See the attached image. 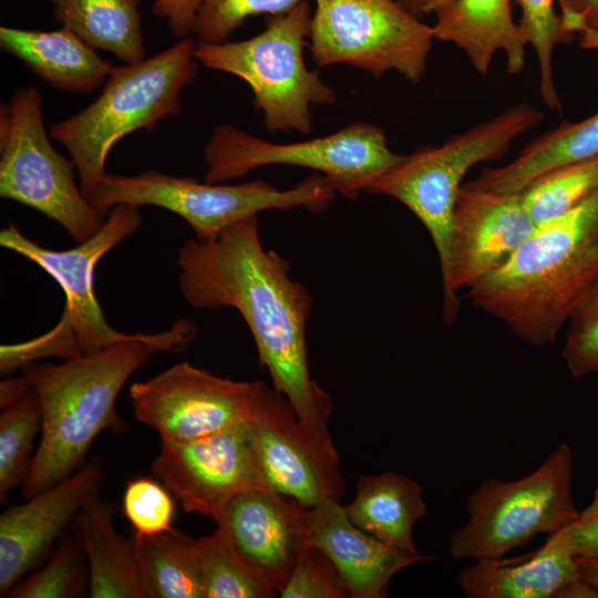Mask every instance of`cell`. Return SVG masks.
Masks as SVG:
<instances>
[{"label": "cell", "instance_id": "2", "mask_svg": "<svg viewBox=\"0 0 598 598\" xmlns=\"http://www.w3.org/2000/svg\"><path fill=\"white\" fill-rule=\"evenodd\" d=\"M196 331L195 324L182 319L164 332L136 333L92 354L25 365L24 375L41 410V439L22 496L30 498L76 472L102 431L125 429L115 403L128 378L153 353L185 349Z\"/></svg>", "mask_w": 598, "mask_h": 598}, {"label": "cell", "instance_id": "43", "mask_svg": "<svg viewBox=\"0 0 598 598\" xmlns=\"http://www.w3.org/2000/svg\"><path fill=\"white\" fill-rule=\"evenodd\" d=\"M401 3L406 10L416 17L423 16V4L425 0H396Z\"/></svg>", "mask_w": 598, "mask_h": 598}, {"label": "cell", "instance_id": "9", "mask_svg": "<svg viewBox=\"0 0 598 598\" xmlns=\"http://www.w3.org/2000/svg\"><path fill=\"white\" fill-rule=\"evenodd\" d=\"M573 467V450L563 442L523 477L481 482L466 497L468 519L451 536L452 557L498 560L534 536L574 523L580 511L571 492Z\"/></svg>", "mask_w": 598, "mask_h": 598}, {"label": "cell", "instance_id": "10", "mask_svg": "<svg viewBox=\"0 0 598 598\" xmlns=\"http://www.w3.org/2000/svg\"><path fill=\"white\" fill-rule=\"evenodd\" d=\"M205 182L220 184L268 165L306 167L326 176L337 193L354 199L403 155L394 153L385 132L368 122H354L329 135L274 143L230 124L219 125L204 148Z\"/></svg>", "mask_w": 598, "mask_h": 598}, {"label": "cell", "instance_id": "20", "mask_svg": "<svg viewBox=\"0 0 598 598\" xmlns=\"http://www.w3.org/2000/svg\"><path fill=\"white\" fill-rule=\"evenodd\" d=\"M511 1L452 0L435 11L434 38L463 51L482 76L488 74L498 51L506 56L507 72L518 74L525 66L527 43L513 19Z\"/></svg>", "mask_w": 598, "mask_h": 598}, {"label": "cell", "instance_id": "7", "mask_svg": "<svg viewBox=\"0 0 598 598\" xmlns=\"http://www.w3.org/2000/svg\"><path fill=\"white\" fill-rule=\"evenodd\" d=\"M544 115L529 103L515 104L496 116L441 145L422 146L382 174L368 192L396 199L429 231L440 267L446 260L453 215L463 179L478 163L504 157L519 135L543 122Z\"/></svg>", "mask_w": 598, "mask_h": 598}, {"label": "cell", "instance_id": "16", "mask_svg": "<svg viewBox=\"0 0 598 598\" xmlns=\"http://www.w3.org/2000/svg\"><path fill=\"white\" fill-rule=\"evenodd\" d=\"M536 225L523 205L520 192L463 184L454 209L446 260L441 267L443 319L447 323L458 312L457 290L470 289L497 269Z\"/></svg>", "mask_w": 598, "mask_h": 598}, {"label": "cell", "instance_id": "14", "mask_svg": "<svg viewBox=\"0 0 598 598\" xmlns=\"http://www.w3.org/2000/svg\"><path fill=\"white\" fill-rule=\"evenodd\" d=\"M259 380L221 378L188 362L135 382L130 395L135 419L153 429L162 443L214 434L247 422Z\"/></svg>", "mask_w": 598, "mask_h": 598}, {"label": "cell", "instance_id": "21", "mask_svg": "<svg viewBox=\"0 0 598 598\" xmlns=\"http://www.w3.org/2000/svg\"><path fill=\"white\" fill-rule=\"evenodd\" d=\"M579 577L577 557L556 532L520 561L475 560L457 575L468 598H553Z\"/></svg>", "mask_w": 598, "mask_h": 598}, {"label": "cell", "instance_id": "11", "mask_svg": "<svg viewBox=\"0 0 598 598\" xmlns=\"http://www.w3.org/2000/svg\"><path fill=\"white\" fill-rule=\"evenodd\" d=\"M74 168L49 140L40 92L18 89L0 110V196L42 213L83 243L105 218L76 184Z\"/></svg>", "mask_w": 598, "mask_h": 598}, {"label": "cell", "instance_id": "17", "mask_svg": "<svg viewBox=\"0 0 598 598\" xmlns=\"http://www.w3.org/2000/svg\"><path fill=\"white\" fill-rule=\"evenodd\" d=\"M101 461L83 464L52 487L0 516V594L7 592L50 551L66 525L100 497Z\"/></svg>", "mask_w": 598, "mask_h": 598}, {"label": "cell", "instance_id": "28", "mask_svg": "<svg viewBox=\"0 0 598 598\" xmlns=\"http://www.w3.org/2000/svg\"><path fill=\"white\" fill-rule=\"evenodd\" d=\"M197 547L204 598H270L277 594L243 559L221 524L197 539Z\"/></svg>", "mask_w": 598, "mask_h": 598}, {"label": "cell", "instance_id": "35", "mask_svg": "<svg viewBox=\"0 0 598 598\" xmlns=\"http://www.w3.org/2000/svg\"><path fill=\"white\" fill-rule=\"evenodd\" d=\"M561 357L574 378L598 373V277L568 320Z\"/></svg>", "mask_w": 598, "mask_h": 598}, {"label": "cell", "instance_id": "18", "mask_svg": "<svg viewBox=\"0 0 598 598\" xmlns=\"http://www.w3.org/2000/svg\"><path fill=\"white\" fill-rule=\"evenodd\" d=\"M310 511L275 489H252L236 496L217 524L256 576L278 594L310 543Z\"/></svg>", "mask_w": 598, "mask_h": 598}, {"label": "cell", "instance_id": "32", "mask_svg": "<svg viewBox=\"0 0 598 598\" xmlns=\"http://www.w3.org/2000/svg\"><path fill=\"white\" fill-rule=\"evenodd\" d=\"M556 0H516L522 10L518 22L524 39L536 53L539 70V94L550 111H560L561 102L553 78V51L570 38L554 10Z\"/></svg>", "mask_w": 598, "mask_h": 598}, {"label": "cell", "instance_id": "22", "mask_svg": "<svg viewBox=\"0 0 598 598\" xmlns=\"http://www.w3.org/2000/svg\"><path fill=\"white\" fill-rule=\"evenodd\" d=\"M0 47L51 86L73 93L96 90L114 68L63 27L43 31L2 25Z\"/></svg>", "mask_w": 598, "mask_h": 598}, {"label": "cell", "instance_id": "37", "mask_svg": "<svg viewBox=\"0 0 598 598\" xmlns=\"http://www.w3.org/2000/svg\"><path fill=\"white\" fill-rule=\"evenodd\" d=\"M566 34L580 33L582 45L598 49V0H556Z\"/></svg>", "mask_w": 598, "mask_h": 598}, {"label": "cell", "instance_id": "44", "mask_svg": "<svg viewBox=\"0 0 598 598\" xmlns=\"http://www.w3.org/2000/svg\"><path fill=\"white\" fill-rule=\"evenodd\" d=\"M452 0H425L423 4V14L435 13L439 9Z\"/></svg>", "mask_w": 598, "mask_h": 598}, {"label": "cell", "instance_id": "5", "mask_svg": "<svg viewBox=\"0 0 598 598\" xmlns=\"http://www.w3.org/2000/svg\"><path fill=\"white\" fill-rule=\"evenodd\" d=\"M141 223L138 206L116 205L91 238L66 250H53L34 243L13 223L1 229L0 245L37 264L58 282L65 296L63 313L48 332L28 341L1 346L2 373L43 358L71 359L92 354L136 336L116 331L106 321L94 292V269L99 260L133 235Z\"/></svg>", "mask_w": 598, "mask_h": 598}, {"label": "cell", "instance_id": "33", "mask_svg": "<svg viewBox=\"0 0 598 598\" xmlns=\"http://www.w3.org/2000/svg\"><path fill=\"white\" fill-rule=\"evenodd\" d=\"M302 1L305 0H204L193 33L198 43H223L228 41L249 17L282 14Z\"/></svg>", "mask_w": 598, "mask_h": 598}, {"label": "cell", "instance_id": "36", "mask_svg": "<svg viewBox=\"0 0 598 598\" xmlns=\"http://www.w3.org/2000/svg\"><path fill=\"white\" fill-rule=\"evenodd\" d=\"M282 598H349L350 592L330 558L311 542L278 592Z\"/></svg>", "mask_w": 598, "mask_h": 598}, {"label": "cell", "instance_id": "31", "mask_svg": "<svg viewBox=\"0 0 598 598\" xmlns=\"http://www.w3.org/2000/svg\"><path fill=\"white\" fill-rule=\"evenodd\" d=\"M89 594V568L78 538L64 536L45 566L20 579L4 597L73 598Z\"/></svg>", "mask_w": 598, "mask_h": 598}, {"label": "cell", "instance_id": "27", "mask_svg": "<svg viewBox=\"0 0 598 598\" xmlns=\"http://www.w3.org/2000/svg\"><path fill=\"white\" fill-rule=\"evenodd\" d=\"M132 539L147 598H204L197 539L175 527Z\"/></svg>", "mask_w": 598, "mask_h": 598}, {"label": "cell", "instance_id": "3", "mask_svg": "<svg viewBox=\"0 0 598 598\" xmlns=\"http://www.w3.org/2000/svg\"><path fill=\"white\" fill-rule=\"evenodd\" d=\"M598 277V189L539 223L497 269L468 289L474 306L534 347L555 341Z\"/></svg>", "mask_w": 598, "mask_h": 598}, {"label": "cell", "instance_id": "29", "mask_svg": "<svg viewBox=\"0 0 598 598\" xmlns=\"http://www.w3.org/2000/svg\"><path fill=\"white\" fill-rule=\"evenodd\" d=\"M598 189V155L559 165L532 182L523 205L536 223L559 216Z\"/></svg>", "mask_w": 598, "mask_h": 598}, {"label": "cell", "instance_id": "39", "mask_svg": "<svg viewBox=\"0 0 598 598\" xmlns=\"http://www.w3.org/2000/svg\"><path fill=\"white\" fill-rule=\"evenodd\" d=\"M557 533L576 557L598 558V513L577 518Z\"/></svg>", "mask_w": 598, "mask_h": 598}, {"label": "cell", "instance_id": "12", "mask_svg": "<svg viewBox=\"0 0 598 598\" xmlns=\"http://www.w3.org/2000/svg\"><path fill=\"white\" fill-rule=\"evenodd\" d=\"M309 48L318 66L348 64L379 78L398 72L412 83L425 74L432 25L396 0H315Z\"/></svg>", "mask_w": 598, "mask_h": 598}, {"label": "cell", "instance_id": "41", "mask_svg": "<svg viewBox=\"0 0 598 598\" xmlns=\"http://www.w3.org/2000/svg\"><path fill=\"white\" fill-rule=\"evenodd\" d=\"M557 598H598L597 589L578 577L560 588L556 595Z\"/></svg>", "mask_w": 598, "mask_h": 598}, {"label": "cell", "instance_id": "34", "mask_svg": "<svg viewBox=\"0 0 598 598\" xmlns=\"http://www.w3.org/2000/svg\"><path fill=\"white\" fill-rule=\"evenodd\" d=\"M172 493L150 477L127 482L122 497L123 514L134 535L150 536L173 528L175 501Z\"/></svg>", "mask_w": 598, "mask_h": 598}, {"label": "cell", "instance_id": "25", "mask_svg": "<svg viewBox=\"0 0 598 598\" xmlns=\"http://www.w3.org/2000/svg\"><path fill=\"white\" fill-rule=\"evenodd\" d=\"M596 155L598 110L581 121L561 122L530 141L509 163L484 168L466 184L481 189L519 193L559 165Z\"/></svg>", "mask_w": 598, "mask_h": 598}, {"label": "cell", "instance_id": "8", "mask_svg": "<svg viewBox=\"0 0 598 598\" xmlns=\"http://www.w3.org/2000/svg\"><path fill=\"white\" fill-rule=\"evenodd\" d=\"M336 194L334 185L321 174L311 175L291 188L279 189L266 181L212 184L146 171L136 175L106 174L89 199L104 217L120 204L164 208L182 217L196 239L208 241L228 226L260 212L299 207L322 212Z\"/></svg>", "mask_w": 598, "mask_h": 598}, {"label": "cell", "instance_id": "23", "mask_svg": "<svg viewBox=\"0 0 598 598\" xmlns=\"http://www.w3.org/2000/svg\"><path fill=\"white\" fill-rule=\"evenodd\" d=\"M89 568L92 598H147L133 539L115 528L112 506L100 497L74 518Z\"/></svg>", "mask_w": 598, "mask_h": 598}, {"label": "cell", "instance_id": "40", "mask_svg": "<svg viewBox=\"0 0 598 598\" xmlns=\"http://www.w3.org/2000/svg\"><path fill=\"white\" fill-rule=\"evenodd\" d=\"M30 383L25 375L11 378L1 381L0 384V405L2 409H7L17 401H19L23 395L30 390Z\"/></svg>", "mask_w": 598, "mask_h": 598}, {"label": "cell", "instance_id": "38", "mask_svg": "<svg viewBox=\"0 0 598 598\" xmlns=\"http://www.w3.org/2000/svg\"><path fill=\"white\" fill-rule=\"evenodd\" d=\"M204 0H153L152 11L165 19L171 32L187 38L193 29Z\"/></svg>", "mask_w": 598, "mask_h": 598}, {"label": "cell", "instance_id": "45", "mask_svg": "<svg viewBox=\"0 0 598 598\" xmlns=\"http://www.w3.org/2000/svg\"><path fill=\"white\" fill-rule=\"evenodd\" d=\"M596 513H598V489L595 492L590 504L579 513L578 518L587 517Z\"/></svg>", "mask_w": 598, "mask_h": 598}, {"label": "cell", "instance_id": "26", "mask_svg": "<svg viewBox=\"0 0 598 598\" xmlns=\"http://www.w3.org/2000/svg\"><path fill=\"white\" fill-rule=\"evenodd\" d=\"M56 21L96 51L124 63L144 59L138 0H49Z\"/></svg>", "mask_w": 598, "mask_h": 598}, {"label": "cell", "instance_id": "1", "mask_svg": "<svg viewBox=\"0 0 598 598\" xmlns=\"http://www.w3.org/2000/svg\"><path fill=\"white\" fill-rule=\"evenodd\" d=\"M177 264L185 300L195 309L237 310L272 386L305 424L329 432L332 400L311 378L308 361L312 297L291 278L290 264L265 249L257 215L228 226L212 240L188 239L179 248Z\"/></svg>", "mask_w": 598, "mask_h": 598}, {"label": "cell", "instance_id": "24", "mask_svg": "<svg viewBox=\"0 0 598 598\" xmlns=\"http://www.w3.org/2000/svg\"><path fill=\"white\" fill-rule=\"evenodd\" d=\"M343 507L364 532L399 549L419 553L413 528L426 515L427 506L415 480L392 471L362 475L353 501Z\"/></svg>", "mask_w": 598, "mask_h": 598}, {"label": "cell", "instance_id": "4", "mask_svg": "<svg viewBox=\"0 0 598 598\" xmlns=\"http://www.w3.org/2000/svg\"><path fill=\"white\" fill-rule=\"evenodd\" d=\"M196 43L184 38L151 58L114 66L93 103L51 125L50 136L69 152L87 198L121 138L182 112L181 93L197 76Z\"/></svg>", "mask_w": 598, "mask_h": 598}, {"label": "cell", "instance_id": "42", "mask_svg": "<svg viewBox=\"0 0 598 598\" xmlns=\"http://www.w3.org/2000/svg\"><path fill=\"white\" fill-rule=\"evenodd\" d=\"M579 577L591 584L598 591V558L577 557Z\"/></svg>", "mask_w": 598, "mask_h": 598}, {"label": "cell", "instance_id": "6", "mask_svg": "<svg viewBox=\"0 0 598 598\" xmlns=\"http://www.w3.org/2000/svg\"><path fill=\"white\" fill-rule=\"evenodd\" d=\"M311 16L305 0L288 12L269 18L266 28L249 39L196 43L199 64L235 75L249 85L270 133L309 134L311 107L336 102L333 89L305 62Z\"/></svg>", "mask_w": 598, "mask_h": 598}, {"label": "cell", "instance_id": "30", "mask_svg": "<svg viewBox=\"0 0 598 598\" xmlns=\"http://www.w3.org/2000/svg\"><path fill=\"white\" fill-rule=\"evenodd\" d=\"M41 431V410L32 388L0 416V498L22 486L32 461L34 439Z\"/></svg>", "mask_w": 598, "mask_h": 598}, {"label": "cell", "instance_id": "19", "mask_svg": "<svg viewBox=\"0 0 598 598\" xmlns=\"http://www.w3.org/2000/svg\"><path fill=\"white\" fill-rule=\"evenodd\" d=\"M310 542L333 563L351 598H382L402 569L432 556L393 547L354 525L339 501L310 511Z\"/></svg>", "mask_w": 598, "mask_h": 598}, {"label": "cell", "instance_id": "13", "mask_svg": "<svg viewBox=\"0 0 598 598\" xmlns=\"http://www.w3.org/2000/svg\"><path fill=\"white\" fill-rule=\"evenodd\" d=\"M270 487L312 508L340 501L344 478L329 432L309 427L289 401L259 380L247 420Z\"/></svg>", "mask_w": 598, "mask_h": 598}, {"label": "cell", "instance_id": "15", "mask_svg": "<svg viewBox=\"0 0 598 598\" xmlns=\"http://www.w3.org/2000/svg\"><path fill=\"white\" fill-rule=\"evenodd\" d=\"M152 473L185 512L217 524L228 504L252 489H272L247 422L196 440L162 443Z\"/></svg>", "mask_w": 598, "mask_h": 598}]
</instances>
